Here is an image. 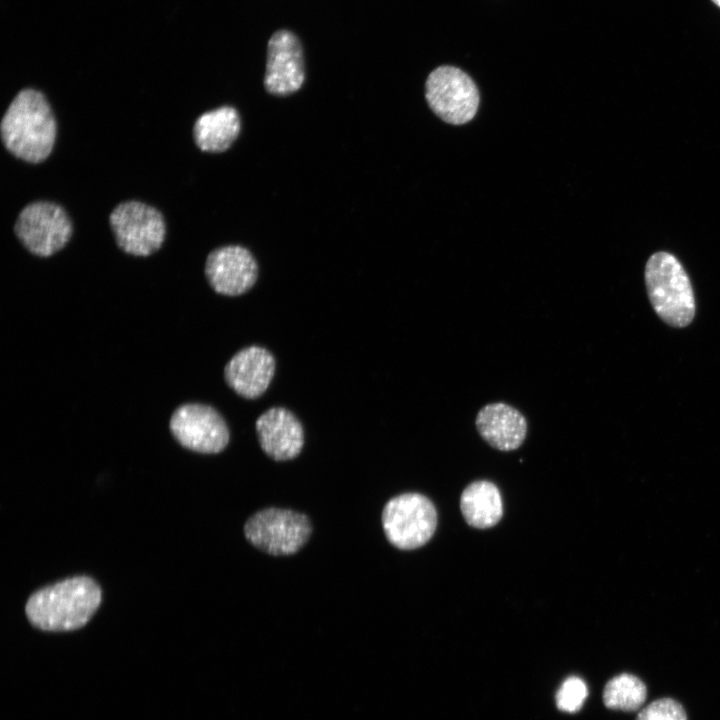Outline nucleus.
Returning <instances> with one entry per match:
<instances>
[{"mask_svg": "<svg viewBox=\"0 0 720 720\" xmlns=\"http://www.w3.org/2000/svg\"><path fill=\"white\" fill-rule=\"evenodd\" d=\"M0 133L4 147L15 157L33 164L47 159L57 125L44 94L33 88L20 90L2 117Z\"/></svg>", "mask_w": 720, "mask_h": 720, "instance_id": "1", "label": "nucleus"}, {"mask_svg": "<svg viewBox=\"0 0 720 720\" xmlns=\"http://www.w3.org/2000/svg\"><path fill=\"white\" fill-rule=\"evenodd\" d=\"M101 589L88 576H75L33 593L25 606L29 622L44 631H71L83 627L101 603Z\"/></svg>", "mask_w": 720, "mask_h": 720, "instance_id": "2", "label": "nucleus"}, {"mask_svg": "<svg viewBox=\"0 0 720 720\" xmlns=\"http://www.w3.org/2000/svg\"><path fill=\"white\" fill-rule=\"evenodd\" d=\"M645 284L656 314L676 328L688 326L695 316V298L690 279L679 260L659 251L645 266Z\"/></svg>", "mask_w": 720, "mask_h": 720, "instance_id": "3", "label": "nucleus"}, {"mask_svg": "<svg viewBox=\"0 0 720 720\" xmlns=\"http://www.w3.org/2000/svg\"><path fill=\"white\" fill-rule=\"evenodd\" d=\"M425 98L432 112L452 125L472 120L480 102L473 79L451 65H442L430 72L425 82Z\"/></svg>", "mask_w": 720, "mask_h": 720, "instance_id": "4", "label": "nucleus"}, {"mask_svg": "<svg viewBox=\"0 0 720 720\" xmlns=\"http://www.w3.org/2000/svg\"><path fill=\"white\" fill-rule=\"evenodd\" d=\"M311 532V522L305 514L281 508L260 510L244 525L246 539L257 549L274 556L298 552Z\"/></svg>", "mask_w": 720, "mask_h": 720, "instance_id": "5", "label": "nucleus"}, {"mask_svg": "<svg viewBox=\"0 0 720 720\" xmlns=\"http://www.w3.org/2000/svg\"><path fill=\"white\" fill-rule=\"evenodd\" d=\"M386 538L395 547L412 550L426 544L437 526L432 502L418 493H405L390 499L382 512Z\"/></svg>", "mask_w": 720, "mask_h": 720, "instance_id": "6", "label": "nucleus"}, {"mask_svg": "<svg viewBox=\"0 0 720 720\" xmlns=\"http://www.w3.org/2000/svg\"><path fill=\"white\" fill-rule=\"evenodd\" d=\"M14 232L30 253L48 257L69 242L72 223L60 205L50 201H35L20 211Z\"/></svg>", "mask_w": 720, "mask_h": 720, "instance_id": "7", "label": "nucleus"}, {"mask_svg": "<svg viewBox=\"0 0 720 720\" xmlns=\"http://www.w3.org/2000/svg\"><path fill=\"white\" fill-rule=\"evenodd\" d=\"M109 223L118 247L134 256L155 253L166 235L160 211L136 200L118 204L109 216Z\"/></svg>", "mask_w": 720, "mask_h": 720, "instance_id": "8", "label": "nucleus"}, {"mask_svg": "<svg viewBox=\"0 0 720 720\" xmlns=\"http://www.w3.org/2000/svg\"><path fill=\"white\" fill-rule=\"evenodd\" d=\"M170 431L185 448L204 454H215L227 446L230 433L221 414L201 403H186L175 409Z\"/></svg>", "mask_w": 720, "mask_h": 720, "instance_id": "9", "label": "nucleus"}, {"mask_svg": "<svg viewBox=\"0 0 720 720\" xmlns=\"http://www.w3.org/2000/svg\"><path fill=\"white\" fill-rule=\"evenodd\" d=\"M305 80L304 55L298 37L278 30L269 39L264 75L265 90L275 96L298 91Z\"/></svg>", "mask_w": 720, "mask_h": 720, "instance_id": "10", "label": "nucleus"}, {"mask_svg": "<svg viewBox=\"0 0 720 720\" xmlns=\"http://www.w3.org/2000/svg\"><path fill=\"white\" fill-rule=\"evenodd\" d=\"M205 275L215 292L226 296H239L256 283L258 264L245 247L222 246L208 254Z\"/></svg>", "mask_w": 720, "mask_h": 720, "instance_id": "11", "label": "nucleus"}, {"mask_svg": "<svg viewBox=\"0 0 720 720\" xmlns=\"http://www.w3.org/2000/svg\"><path fill=\"white\" fill-rule=\"evenodd\" d=\"M263 452L276 461L297 457L304 445V430L298 418L284 407H272L255 423Z\"/></svg>", "mask_w": 720, "mask_h": 720, "instance_id": "12", "label": "nucleus"}, {"mask_svg": "<svg viewBox=\"0 0 720 720\" xmlns=\"http://www.w3.org/2000/svg\"><path fill=\"white\" fill-rule=\"evenodd\" d=\"M275 372V359L264 347L248 346L239 350L225 365L228 386L246 399L260 397L269 387Z\"/></svg>", "mask_w": 720, "mask_h": 720, "instance_id": "13", "label": "nucleus"}, {"mask_svg": "<svg viewBox=\"0 0 720 720\" xmlns=\"http://www.w3.org/2000/svg\"><path fill=\"white\" fill-rule=\"evenodd\" d=\"M475 425L483 440L493 448L506 452L519 448L528 432L525 416L504 402L483 406L476 415Z\"/></svg>", "mask_w": 720, "mask_h": 720, "instance_id": "14", "label": "nucleus"}, {"mask_svg": "<svg viewBox=\"0 0 720 720\" xmlns=\"http://www.w3.org/2000/svg\"><path fill=\"white\" fill-rule=\"evenodd\" d=\"M241 131V119L232 106H221L201 114L193 125L196 146L205 152L228 150Z\"/></svg>", "mask_w": 720, "mask_h": 720, "instance_id": "15", "label": "nucleus"}, {"mask_svg": "<svg viewBox=\"0 0 720 720\" xmlns=\"http://www.w3.org/2000/svg\"><path fill=\"white\" fill-rule=\"evenodd\" d=\"M460 508L466 522L480 529L496 525L503 515L501 494L496 485L487 480L474 481L464 489Z\"/></svg>", "mask_w": 720, "mask_h": 720, "instance_id": "16", "label": "nucleus"}, {"mask_svg": "<svg viewBox=\"0 0 720 720\" xmlns=\"http://www.w3.org/2000/svg\"><path fill=\"white\" fill-rule=\"evenodd\" d=\"M647 698V687L637 676L621 673L609 679L604 686V705L612 710L634 712L639 710Z\"/></svg>", "mask_w": 720, "mask_h": 720, "instance_id": "17", "label": "nucleus"}, {"mask_svg": "<svg viewBox=\"0 0 720 720\" xmlns=\"http://www.w3.org/2000/svg\"><path fill=\"white\" fill-rule=\"evenodd\" d=\"M588 696L586 683L577 676L566 678L555 694L556 706L569 713L579 711Z\"/></svg>", "mask_w": 720, "mask_h": 720, "instance_id": "18", "label": "nucleus"}, {"mask_svg": "<svg viewBox=\"0 0 720 720\" xmlns=\"http://www.w3.org/2000/svg\"><path fill=\"white\" fill-rule=\"evenodd\" d=\"M635 720H688L687 714L678 701L664 697L652 701L639 710Z\"/></svg>", "mask_w": 720, "mask_h": 720, "instance_id": "19", "label": "nucleus"}, {"mask_svg": "<svg viewBox=\"0 0 720 720\" xmlns=\"http://www.w3.org/2000/svg\"><path fill=\"white\" fill-rule=\"evenodd\" d=\"M711 1L720 8V0H711Z\"/></svg>", "mask_w": 720, "mask_h": 720, "instance_id": "20", "label": "nucleus"}]
</instances>
